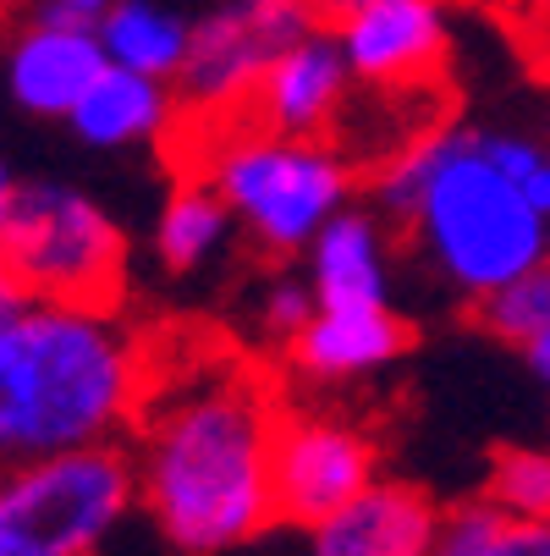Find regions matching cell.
Returning a JSON list of instances; mask_svg holds the SVG:
<instances>
[{
	"instance_id": "6",
	"label": "cell",
	"mask_w": 550,
	"mask_h": 556,
	"mask_svg": "<svg viewBox=\"0 0 550 556\" xmlns=\"http://www.w3.org/2000/svg\"><path fill=\"white\" fill-rule=\"evenodd\" d=\"M7 260L23 298L105 303L127 298V231L72 182H23L7 220Z\"/></svg>"
},
{
	"instance_id": "24",
	"label": "cell",
	"mask_w": 550,
	"mask_h": 556,
	"mask_svg": "<svg viewBox=\"0 0 550 556\" xmlns=\"http://www.w3.org/2000/svg\"><path fill=\"white\" fill-rule=\"evenodd\" d=\"M34 12H50V17H66V23H100L116 0H28Z\"/></svg>"
},
{
	"instance_id": "16",
	"label": "cell",
	"mask_w": 550,
	"mask_h": 556,
	"mask_svg": "<svg viewBox=\"0 0 550 556\" xmlns=\"http://www.w3.org/2000/svg\"><path fill=\"white\" fill-rule=\"evenodd\" d=\"M231 237H238V215L226 210L215 182L199 177V172H182L171 182L161 215H154L149 249H154V260H161L171 276H193V270L215 265L231 249Z\"/></svg>"
},
{
	"instance_id": "23",
	"label": "cell",
	"mask_w": 550,
	"mask_h": 556,
	"mask_svg": "<svg viewBox=\"0 0 550 556\" xmlns=\"http://www.w3.org/2000/svg\"><path fill=\"white\" fill-rule=\"evenodd\" d=\"M501 17L534 77L550 84V0H501Z\"/></svg>"
},
{
	"instance_id": "20",
	"label": "cell",
	"mask_w": 550,
	"mask_h": 556,
	"mask_svg": "<svg viewBox=\"0 0 550 556\" xmlns=\"http://www.w3.org/2000/svg\"><path fill=\"white\" fill-rule=\"evenodd\" d=\"M485 496L523 518H550V446H501L485 473Z\"/></svg>"
},
{
	"instance_id": "15",
	"label": "cell",
	"mask_w": 550,
	"mask_h": 556,
	"mask_svg": "<svg viewBox=\"0 0 550 556\" xmlns=\"http://www.w3.org/2000/svg\"><path fill=\"white\" fill-rule=\"evenodd\" d=\"M66 127L94 143V149H138V143H171V132L182 127V105L166 77H149L132 66H105L94 77V89L77 100V111L66 116Z\"/></svg>"
},
{
	"instance_id": "27",
	"label": "cell",
	"mask_w": 550,
	"mask_h": 556,
	"mask_svg": "<svg viewBox=\"0 0 550 556\" xmlns=\"http://www.w3.org/2000/svg\"><path fill=\"white\" fill-rule=\"evenodd\" d=\"M17 281H12V260H7V237H0V298H12Z\"/></svg>"
},
{
	"instance_id": "17",
	"label": "cell",
	"mask_w": 550,
	"mask_h": 556,
	"mask_svg": "<svg viewBox=\"0 0 550 556\" xmlns=\"http://www.w3.org/2000/svg\"><path fill=\"white\" fill-rule=\"evenodd\" d=\"M94 28H100V45L116 66L166 77V84L182 72L188 39H193V17H182L166 0H116Z\"/></svg>"
},
{
	"instance_id": "28",
	"label": "cell",
	"mask_w": 550,
	"mask_h": 556,
	"mask_svg": "<svg viewBox=\"0 0 550 556\" xmlns=\"http://www.w3.org/2000/svg\"><path fill=\"white\" fill-rule=\"evenodd\" d=\"M314 7H320V17H342L353 7H369V0H314Z\"/></svg>"
},
{
	"instance_id": "14",
	"label": "cell",
	"mask_w": 550,
	"mask_h": 556,
	"mask_svg": "<svg viewBox=\"0 0 550 556\" xmlns=\"http://www.w3.org/2000/svg\"><path fill=\"white\" fill-rule=\"evenodd\" d=\"M303 276L331 308L391 303V220L374 204H347L303 249Z\"/></svg>"
},
{
	"instance_id": "3",
	"label": "cell",
	"mask_w": 550,
	"mask_h": 556,
	"mask_svg": "<svg viewBox=\"0 0 550 556\" xmlns=\"http://www.w3.org/2000/svg\"><path fill=\"white\" fill-rule=\"evenodd\" d=\"M369 204L451 298L479 303L550 260V215L501 172L485 122H430L369 177Z\"/></svg>"
},
{
	"instance_id": "18",
	"label": "cell",
	"mask_w": 550,
	"mask_h": 556,
	"mask_svg": "<svg viewBox=\"0 0 550 556\" xmlns=\"http://www.w3.org/2000/svg\"><path fill=\"white\" fill-rule=\"evenodd\" d=\"M430 556H550V518L507 513L490 496L457 502L440 513V534Z\"/></svg>"
},
{
	"instance_id": "21",
	"label": "cell",
	"mask_w": 550,
	"mask_h": 556,
	"mask_svg": "<svg viewBox=\"0 0 550 556\" xmlns=\"http://www.w3.org/2000/svg\"><path fill=\"white\" fill-rule=\"evenodd\" d=\"M485 143L501 161V172L550 215V143L534 132H517V127H485Z\"/></svg>"
},
{
	"instance_id": "7",
	"label": "cell",
	"mask_w": 550,
	"mask_h": 556,
	"mask_svg": "<svg viewBox=\"0 0 550 556\" xmlns=\"http://www.w3.org/2000/svg\"><path fill=\"white\" fill-rule=\"evenodd\" d=\"M320 23L314 0H226V7L193 17L188 61L171 77L182 127L243 122L265 66Z\"/></svg>"
},
{
	"instance_id": "10",
	"label": "cell",
	"mask_w": 550,
	"mask_h": 556,
	"mask_svg": "<svg viewBox=\"0 0 550 556\" xmlns=\"http://www.w3.org/2000/svg\"><path fill=\"white\" fill-rule=\"evenodd\" d=\"M105 66L111 55L94 23H66L34 7L0 39V84H7L23 116H39V122H66Z\"/></svg>"
},
{
	"instance_id": "26",
	"label": "cell",
	"mask_w": 550,
	"mask_h": 556,
	"mask_svg": "<svg viewBox=\"0 0 550 556\" xmlns=\"http://www.w3.org/2000/svg\"><path fill=\"white\" fill-rule=\"evenodd\" d=\"M17 177L7 172V166H0V231H7V220H12V204H17Z\"/></svg>"
},
{
	"instance_id": "22",
	"label": "cell",
	"mask_w": 550,
	"mask_h": 556,
	"mask_svg": "<svg viewBox=\"0 0 550 556\" xmlns=\"http://www.w3.org/2000/svg\"><path fill=\"white\" fill-rule=\"evenodd\" d=\"M314 308H320V298H314V287H308L303 270L297 276H270V287L259 292V331L286 348L314 320Z\"/></svg>"
},
{
	"instance_id": "9",
	"label": "cell",
	"mask_w": 550,
	"mask_h": 556,
	"mask_svg": "<svg viewBox=\"0 0 550 556\" xmlns=\"http://www.w3.org/2000/svg\"><path fill=\"white\" fill-rule=\"evenodd\" d=\"M358 89L413 94L451 61V7L446 0H369L342 17H325Z\"/></svg>"
},
{
	"instance_id": "19",
	"label": "cell",
	"mask_w": 550,
	"mask_h": 556,
	"mask_svg": "<svg viewBox=\"0 0 550 556\" xmlns=\"http://www.w3.org/2000/svg\"><path fill=\"white\" fill-rule=\"evenodd\" d=\"M468 308H474L479 331H490L496 342L523 353L550 326V260L523 270V276H512V281H501L496 292H485L479 303H468Z\"/></svg>"
},
{
	"instance_id": "13",
	"label": "cell",
	"mask_w": 550,
	"mask_h": 556,
	"mask_svg": "<svg viewBox=\"0 0 550 556\" xmlns=\"http://www.w3.org/2000/svg\"><path fill=\"white\" fill-rule=\"evenodd\" d=\"M440 502L408 480H380L347 507L303 529V556H430L440 534Z\"/></svg>"
},
{
	"instance_id": "25",
	"label": "cell",
	"mask_w": 550,
	"mask_h": 556,
	"mask_svg": "<svg viewBox=\"0 0 550 556\" xmlns=\"http://www.w3.org/2000/svg\"><path fill=\"white\" fill-rule=\"evenodd\" d=\"M523 358H528V369H534L539 380H550V326H545V331L523 348Z\"/></svg>"
},
{
	"instance_id": "8",
	"label": "cell",
	"mask_w": 550,
	"mask_h": 556,
	"mask_svg": "<svg viewBox=\"0 0 550 556\" xmlns=\"http://www.w3.org/2000/svg\"><path fill=\"white\" fill-rule=\"evenodd\" d=\"M380 480V441L369 425L342 419V414H314V408H286L276 430V457H270V485H276V523L286 529H314L347 507L358 491Z\"/></svg>"
},
{
	"instance_id": "5",
	"label": "cell",
	"mask_w": 550,
	"mask_h": 556,
	"mask_svg": "<svg viewBox=\"0 0 550 556\" xmlns=\"http://www.w3.org/2000/svg\"><path fill=\"white\" fill-rule=\"evenodd\" d=\"M132 502L127 441L0 463V556H100Z\"/></svg>"
},
{
	"instance_id": "1",
	"label": "cell",
	"mask_w": 550,
	"mask_h": 556,
	"mask_svg": "<svg viewBox=\"0 0 550 556\" xmlns=\"http://www.w3.org/2000/svg\"><path fill=\"white\" fill-rule=\"evenodd\" d=\"M281 386L220 342L161 331V364L127 435L138 507L182 556H220L276 523L270 457Z\"/></svg>"
},
{
	"instance_id": "4",
	"label": "cell",
	"mask_w": 550,
	"mask_h": 556,
	"mask_svg": "<svg viewBox=\"0 0 550 556\" xmlns=\"http://www.w3.org/2000/svg\"><path fill=\"white\" fill-rule=\"evenodd\" d=\"M182 172L215 182L238 231L270 260H303L331 215L358 199V166L336 138H297L259 122L177 127Z\"/></svg>"
},
{
	"instance_id": "12",
	"label": "cell",
	"mask_w": 550,
	"mask_h": 556,
	"mask_svg": "<svg viewBox=\"0 0 550 556\" xmlns=\"http://www.w3.org/2000/svg\"><path fill=\"white\" fill-rule=\"evenodd\" d=\"M413 348V326L391 303H320L314 320L281 348V364L297 386L342 391L358 380H374Z\"/></svg>"
},
{
	"instance_id": "2",
	"label": "cell",
	"mask_w": 550,
	"mask_h": 556,
	"mask_svg": "<svg viewBox=\"0 0 550 556\" xmlns=\"http://www.w3.org/2000/svg\"><path fill=\"white\" fill-rule=\"evenodd\" d=\"M161 364V331L121 303H0V463L127 441Z\"/></svg>"
},
{
	"instance_id": "11",
	"label": "cell",
	"mask_w": 550,
	"mask_h": 556,
	"mask_svg": "<svg viewBox=\"0 0 550 556\" xmlns=\"http://www.w3.org/2000/svg\"><path fill=\"white\" fill-rule=\"evenodd\" d=\"M353 89H358V77H353L331 23L320 17L265 66L259 89L248 100V122L297 132V138H331L347 122Z\"/></svg>"
}]
</instances>
